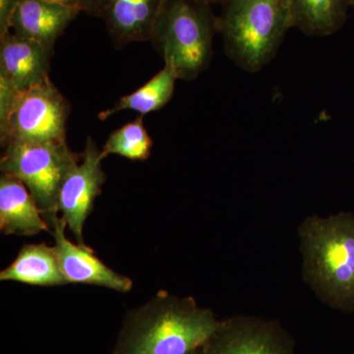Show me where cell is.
<instances>
[{
	"label": "cell",
	"instance_id": "4",
	"mask_svg": "<svg viewBox=\"0 0 354 354\" xmlns=\"http://www.w3.org/2000/svg\"><path fill=\"white\" fill-rule=\"evenodd\" d=\"M218 16L201 0H167L150 41L177 78L195 80L213 57Z\"/></svg>",
	"mask_w": 354,
	"mask_h": 354
},
{
	"label": "cell",
	"instance_id": "20",
	"mask_svg": "<svg viewBox=\"0 0 354 354\" xmlns=\"http://www.w3.org/2000/svg\"><path fill=\"white\" fill-rule=\"evenodd\" d=\"M48 1L55 2V3L64 4V6L78 7V0H48Z\"/></svg>",
	"mask_w": 354,
	"mask_h": 354
},
{
	"label": "cell",
	"instance_id": "21",
	"mask_svg": "<svg viewBox=\"0 0 354 354\" xmlns=\"http://www.w3.org/2000/svg\"><path fill=\"white\" fill-rule=\"evenodd\" d=\"M203 2L209 4V6H221L225 0H201Z\"/></svg>",
	"mask_w": 354,
	"mask_h": 354
},
{
	"label": "cell",
	"instance_id": "23",
	"mask_svg": "<svg viewBox=\"0 0 354 354\" xmlns=\"http://www.w3.org/2000/svg\"><path fill=\"white\" fill-rule=\"evenodd\" d=\"M195 354H198V351H197V353H195Z\"/></svg>",
	"mask_w": 354,
	"mask_h": 354
},
{
	"label": "cell",
	"instance_id": "9",
	"mask_svg": "<svg viewBox=\"0 0 354 354\" xmlns=\"http://www.w3.org/2000/svg\"><path fill=\"white\" fill-rule=\"evenodd\" d=\"M66 227L64 218L58 216L50 225V232L55 239L60 268L67 283L104 286L120 292L132 290L131 279L104 264L86 244L70 241L65 234Z\"/></svg>",
	"mask_w": 354,
	"mask_h": 354
},
{
	"label": "cell",
	"instance_id": "13",
	"mask_svg": "<svg viewBox=\"0 0 354 354\" xmlns=\"http://www.w3.org/2000/svg\"><path fill=\"white\" fill-rule=\"evenodd\" d=\"M0 230L6 235L32 236L50 232L25 184L9 174L0 177Z\"/></svg>",
	"mask_w": 354,
	"mask_h": 354
},
{
	"label": "cell",
	"instance_id": "14",
	"mask_svg": "<svg viewBox=\"0 0 354 354\" xmlns=\"http://www.w3.org/2000/svg\"><path fill=\"white\" fill-rule=\"evenodd\" d=\"M0 279L35 286H58L67 283L55 246L46 243L23 246L15 260L0 272Z\"/></svg>",
	"mask_w": 354,
	"mask_h": 354
},
{
	"label": "cell",
	"instance_id": "8",
	"mask_svg": "<svg viewBox=\"0 0 354 354\" xmlns=\"http://www.w3.org/2000/svg\"><path fill=\"white\" fill-rule=\"evenodd\" d=\"M295 342L277 321L237 315L220 329L198 354H295Z\"/></svg>",
	"mask_w": 354,
	"mask_h": 354
},
{
	"label": "cell",
	"instance_id": "1",
	"mask_svg": "<svg viewBox=\"0 0 354 354\" xmlns=\"http://www.w3.org/2000/svg\"><path fill=\"white\" fill-rule=\"evenodd\" d=\"M212 310L164 290L128 312L111 354H195L220 329Z\"/></svg>",
	"mask_w": 354,
	"mask_h": 354
},
{
	"label": "cell",
	"instance_id": "19",
	"mask_svg": "<svg viewBox=\"0 0 354 354\" xmlns=\"http://www.w3.org/2000/svg\"><path fill=\"white\" fill-rule=\"evenodd\" d=\"M109 1L111 0H78V6L82 12L102 18Z\"/></svg>",
	"mask_w": 354,
	"mask_h": 354
},
{
	"label": "cell",
	"instance_id": "10",
	"mask_svg": "<svg viewBox=\"0 0 354 354\" xmlns=\"http://www.w3.org/2000/svg\"><path fill=\"white\" fill-rule=\"evenodd\" d=\"M53 50L8 32L0 39V83L16 94L50 80Z\"/></svg>",
	"mask_w": 354,
	"mask_h": 354
},
{
	"label": "cell",
	"instance_id": "16",
	"mask_svg": "<svg viewBox=\"0 0 354 354\" xmlns=\"http://www.w3.org/2000/svg\"><path fill=\"white\" fill-rule=\"evenodd\" d=\"M176 72L169 65L131 94L120 97L111 109L99 114L101 120H106L114 113L122 111H134L140 115L160 111L171 101L177 80Z\"/></svg>",
	"mask_w": 354,
	"mask_h": 354
},
{
	"label": "cell",
	"instance_id": "3",
	"mask_svg": "<svg viewBox=\"0 0 354 354\" xmlns=\"http://www.w3.org/2000/svg\"><path fill=\"white\" fill-rule=\"evenodd\" d=\"M221 6L218 32L225 55L244 71H260L291 29L283 0H225Z\"/></svg>",
	"mask_w": 354,
	"mask_h": 354
},
{
	"label": "cell",
	"instance_id": "15",
	"mask_svg": "<svg viewBox=\"0 0 354 354\" xmlns=\"http://www.w3.org/2000/svg\"><path fill=\"white\" fill-rule=\"evenodd\" d=\"M291 29L310 37H329L346 24L349 0H283Z\"/></svg>",
	"mask_w": 354,
	"mask_h": 354
},
{
	"label": "cell",
	"instance_id": "12",
	"mask_svg": "<svg viewBox=\"0 0 354 354\" xmlns=\"http://www.w3.org/2000/svg\"><path fill=\"white\" fill-rule=\"evenodd\" d=\"M167 0H111L102 19L114 46L150 41Z\"/></svg>",
	"mask_w": 354,
	"mask_h": 354
},
{
	"label": "cell",
	"instance_id": "2",
	"mask_svg": "<svg viewBox=\"0 0 354 354\" xmlns=\"http://www.w3.org/2000/svg\"><path fill=\"white\" fill-rule=\"evenodd\" d=\"M298 235L305 283L324 304L354 312V214L307 216Z\"/></svg>",
	"mask_w": 354,
	"mask_h": 354
},
{
	"label": "cell",
	"instance_id": "22",
	"mask_svg": "<svg viewBox=\"0 0 354 354\" xmlns=\"http://www.w3.org/2000/svg\"><path fill=\"white\" fill-rule=\"evenodd\" d=\"M349 2H351V8L354 9V0H349Z\"/></svg>",
	"mask_w": 354,
	"mask_h": 354
},
{
	"label": "cell",
	"instance_id": "18",
	"mask_svg": "<svg viewBox=\"0 0 354 354\" xmlns=\"http://www.w3.org/2000/svg\"><path fill=\"white\" fill-rule=\"evenodd\" d=\"M20 0H0V39L11 31V23Z\"/></svg>",
	"mask_w": 354,
	"mask_h": 354
},
{
	"label": "cell",
	"instance_id": "6",
	"mask_svg": "<svg viewBox=\"0 0 354 354\" xmlns=\"http://www.w3.org/2000/svg\"><path fill=\"white\" fill-rule=\"evenodd\" d=\"M70 106L51 82L19 93L0 118L1 145L11 140L64 143Z\"/></svg>",
	"mask_w": 354,
	"mask_h": 354
},
{
	"label": "cell",
	"instance_id": "7",
	"mask_svg": "<svg viewBox=\"0 0 354 354\" xmlns=\"http://www.w3.org/2000/svg\"><path fill=\"white\" fill-rule=\"evenodd\" d=\"M104 158L102 149L88 137L80 158L65 174L58 191L57 212L79 244H85L84 225L106 183V176L102 167Z\"/></svg>",
	"mask_w": 354,
	"mask_h": 354
},
{
	"label": "cell",
	"instance_id": "11",
	"mask_svg": "<svg viewBox=\"0 0 354 354\" xmlns=\"http://www.w3.org/2000/svg\"><path fill=\"white\" fill-rule=\"evenodd\" d=\"M82 12L78 7L48 0H20L11 23V32L34 39L53 50L70 23Z\"/></svg>",
	"mask_w": 354,
	"mask_h": 354
},
{
	"label": "cell",
	"instance_id": "5",
	"mask_svg": "<svg viewBox=\"0 0 354 354\" xmlns=\"http://www.w3.org/2000/svg\"><path fill=\"white\" fill-rule=\"evenodd\" d=\"M2 147V174L16 177L25 184L50 227L58 218L57 202L60 185L70 167L80 158V153L72 152L67 142L11 140Z\"/></svg>",
	"mask_w": 354,
	"mask_h": 354
},
{
	"label": "cell",
	"instance_id": "17",
	"mask_svg": "<svg viewBox=\"0 0 354 354\" xmlns=\"http://www.w3.org/2000/svg\"><path fill=\"white\" fill-rule=\"evenodd\" d=\"M139 115L109 135L102 148L104 158L118 155L131 160H145L152 152L153 140Z\"/></svg>",
	"mask_w": 354,
	"mask_h": 354
}]
</instances>
